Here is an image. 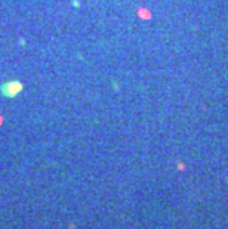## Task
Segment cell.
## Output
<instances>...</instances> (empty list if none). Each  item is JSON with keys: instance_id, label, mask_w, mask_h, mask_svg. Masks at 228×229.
Listing matches in <instances>:
<instances>
[{"instance_id": "obj_2", "label": "cell", "mask_w": 228, "mask_h": 229, "mask_svg": "<svg viewBox=\"0 0 228 229\" xmlns=\"http://www.w3.org/2000/svg\"><path fill=\"white\" fill-rule=\"evenodd\" d=\"M0 124H2V117H0Z\"/></svg>"}, {"instance_id": "obj_1", "label": "cell", "mask_w": 228, "mask_h": 229, "mask_svg": "<svg viewBox=\"0 0 228 229\" xmlns=\"http://www.w3.org/2000/svg\"><path fill=\"white\" fill-rule=\"evenodd\" d=\"M22 89V86L19 81H6L0 86V92L3 96H7V98H12V96H17Z\"/></svg>"}]
</instances>
